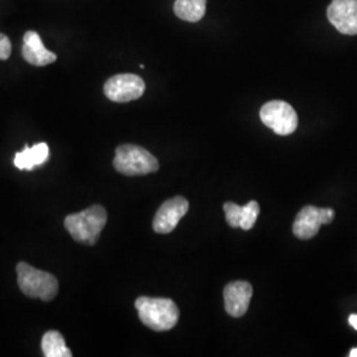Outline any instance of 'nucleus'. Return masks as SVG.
<instances>
[{
	"instance_id": "0eeeda50",
	"label": "nucleus",
	"mask_w": 357,
	"mask_h": 357,
	"mask_svg": "<svg viewBox=\"0 0 357 357\" xmlns=\"http://www.w3.org/2000/svg\"><path fill=\"white\" fill-rule=\"evenodd\" d=\"M335 218L331 208H317L314 205L305 206L294 221V234L301 240H310L315 237L323 224H330Z\"/></svg>"
},
{
	"instance_id": "2eb2a0df",
	"label": "nucleus",
	"mask_w": 357,
	"mask_h": 357,
	"mask_svg": "<svg viewBox=\"0 0 357 357\" xmlns=\"http://www.w3.org/2000/svg\"><path fill=\"white\" fill-rule=\"evenodd\" d=\"M259 215V205L257 202H249L241 209L240 228L243 230H250L255 227V221Z\"/></svg>"
},
{
	"instance_id": "1a4fd4ad",
	"label": "nucleus",
	"mask_w": 357,
	"mask_h": 357,
	"mask_svg": "<svg viewBox=\"0 0 357 357\" xmlns=\"http://www.w3.org/2000/svg\"><path fill=\"white\" fill-rule=\"evenodd\" d=\"M327 16L343 35H357V0H332Z\"/></svg>"
},
{
	"instance_id": "9d476101",
	"label": "nucleus",
	"mask_w": 357,
	"mask_h": 357,
	"mask_svg": "<svg viewBox=\"0 0 357 357\" xmlns=\"http://www.w3.org/2000/svg\"><path fill=\"white\" fill-rule=\"evenodd\" d=\"M253 287L249 282L236 281L224 289L225 310L233 318H241L250 305Z\"/></svg>"
},
{
	"instance_id": "dca6fc26",
	"label": "nucleus",
	"mask_w": 357,
	"mask_h": 357,
	"mask_svg": "<svg viewBox=\"0 0 357 357\" xmlns=\"http://www.w3.org/2000/svg\"><path fill=\"white\" fill-rule=\"evenodd\" d=\"M241 205L236 203H225L224 204V212L227 217V222L231 228H240V218H241Z\"/></svg>"
},
{
	"instance_id": "f8f14e48",
	"label": "nucleus",
	"mask_w": 357,
	"mask_h": 357,
	"mask_svg": "<svg viewBox=\"0 0 357 357\" xmlns=\"http://www.w3.org/2000/svg\"><path fill=\"white\" fill-rule=\"evenodd\" d=\"M50 159V147L47 143L41 142L32 147L26 146L23 151L15 155L13 165L19 169L32 171L36 167L44 165Z\"/></svg>"
},
{
	"instance_id": "423d86ee",
	"label": "nucleus",
	"mask_w": 357,
	"mask_h": 357,
	"mask_svg": "<svg viewBox=\"0 0 357 357\" xmlns=\"http://www.w3.org/2000/svg\"><path fill=\"white\" fill-rule=\"evenodd\" d=\"M146 90L141 77L131 73L110 77L103 86L105 96L113 102H130L141 98Z\"/></svg>"
},
{
	"instance_id": "6e6552de",
	"label": "nucleus",
	"mask_w": 357,
	"mask_h": 357,
	"mask_svg": "<svg viewBox=\"0 0 357 357\" xmlns=\"http://www.w3.org/2000/svg\"><path fill=\"white\" fill-rule=\"evenodd\" d=\"M190 209L188 202L176 196L165 202L153 217V228L159 234H168L178 227V221L187 215Z\"/></svg>"
},
{
	"instance_id": "20e7f679",
	"label": "nucleus",
	"mask_w": 357,
	"mask_h": 357,
	"mask_svg": "<svg viewBox=\"0 0 357 357\" xmlns=\"http://www.w3.org/2000/svg\"><path fill=\"white\" fill-rule=\"evenodd\" d=\"M114 168L126 176H142L156 172L159 162L141 146L122 144L115 150Z\"/></svg>"
},
{
	"instance_id": "f03ea898",
	"label": "nucleus",
	"mask_w": 357,
	"mask_h": 357,
	"mask_svg": "<svg viewBox=\"0 0 357 357\" xmlns=\"http://www.w3.org/2000/svg\"><path fill=\"white\" fill-rule=\"evenodd\" d=\"M135 307L142 323L153 331H169L176 326L180 317L176 303L167 298L139 296Z\"/></svg>"
},
{
	"instance_id": "7ed1b4c3",
	"label": "nucleus",
	"mask_w": 357,
	"mask_h": 357,
	"mask_svg": "<svg viewBox=\"0 0 357 357\" xmlns=\"http://www.w3.org/2000/svg\"><path fill=\"white\" fill-rule=\"evenodd\" d=\"M16 271L19 287L24 295L44 302H51L56 298L59 293V282L53 274L38 270L26 262H19Z\"/></svg>"
},
{
	"instance_id": "ddd939ff",
	"label": "nucleus",
	"mask_w": 357,
	"mask_h": 357,
	"mask_svg": "<svg viewBox=\"0 0 357 357\" xmlns=\"http://www.w3.org/2000/svg\"><path fill=\"white\" fill-rule=\"evenodd\" d=\"M206 0H176L174 6V11L178 19L197 23L200 22L205 15Z\"/></svg>"
},
{
	"instance_id": "a211bd4d",
	"label": "nucleus",
	"mask_w": 357,
	"mask_h": 357,
	"mask_svg": "<svg viewBox=\"0 0 357 357\" xmlns=\"http://www.w3.org/2000/svg\"><path fill=\"white\" fill-rule=\"evenodd\" d=\"M349 324H351V326H352V327H354V328L357 331V315L354 314V315H351V317H349Z\"/></svg>"
},
{
	"instance_id": "6ab92c4d",
	"label": "nucleus",
	"mask_w": 357,
	"mask_h": 357,
	"mask_svg": "<svg viewBox=\"0 0 357 357\" xmlns=\"http://www.w3.org/2000/svg\"><path fill=\"white\" fill-rule=\"evenodd\" d=\"M349 357H357V348L352 349V351L349 352Z\"/></svg>"
},
{
	"instance_id": "4468645a",
	"label": "nucleus",
	"mask_w": 357,
	"mask_h": 357,
	"mask_svg": "<svg viewBox=\"0 0 357 357\" xmlns=\"http://www.w3.org/2000/svg\"><path fill=\"white\" fill-rule=\"evenodd\" d=\"M41 349L45 357H70L72 351L65 344L64 337L59 331L45 332L41 340Z\"/></svg>"
},
{
	"instance_id": "9b49d317",
	"label": "nucleus",
	"mask_w": 357,
	"mask_h": 357,
	"mask_svg": "<svg viewBox=\"0 0 357 357\" xmlns=\"http://www.w3.org/2000/svg\"><path fill=\"white\" fill-rule=\"evenodd\" d=\"M22 53L26 63L35 66H45L57 60L56 53L48 51L44 47L43 40L35 31H26L24 33V45Z\"/></svg>"
},
{
	"instance_id": "f257e3e1",
	"label": "nucleus",
	"mask_w": 357,
	"mask_h": 357,
	"mask_svg": "<svg viewBox=\"0 0 357 357\" xmlns=\"http://www.w3.org/2000/svg\"><path fill=\"white\" fill-rule=\"evenodd\" d=\"M107 222V212L102 205H93L88 209L66 216L65 229L79 243L96 245Z\"/></svg>"
},
{
	"instance_id": "f3484780",
	"label": "nucleus",
	"mask_w": 357,
	"mask_h": 357,
	"mask_svg": "<svg viewBox=\"0 0 357 357\" xmlns=\"http://www.w3.org/2000/svg\"><path fill=\"white\" fill-rule=\"evenodd\" d=\"M13 52V45L10 38L4 33H0V60H8Z\"/></svg>"
},
{
	"instance_id": "39448f33",
	"label": "nucleus",
	"mask_w": 357,
	"mask_h": 357,
	"mask_svg": "<svg viewBox=\"0 0 357 357\" xmlns=\"http://www.w3.org/2000/svg\"><path fill=\"white\" fill-rule=\"evenodd\" d=\"M264 125L278 135H290L298 128V115L293 106L284 101H270L259 112Z\"/></svg>"
}]
</instances>
